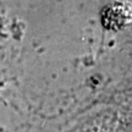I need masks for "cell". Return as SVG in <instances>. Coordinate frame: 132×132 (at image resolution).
<instances>
[{"instance_id":"cell-1","label":"cell","mask_w":132,"mask_h":132,"mask_svg":"<svg viewBox=\"0 0 132 132\" xmlns=\"http://www.w3.org/2000/svg\"><path fill=\"white\" fill-rule=\"evenodd\" d=\"M132 22V7L127 1L116 0L102 11V24L110 31H120Z\"/></svg>"}]
</instances>
